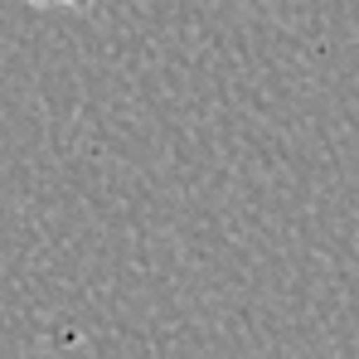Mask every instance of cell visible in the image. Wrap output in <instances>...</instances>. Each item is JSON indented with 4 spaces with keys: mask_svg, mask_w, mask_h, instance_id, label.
Instances as JSON below:
<instances>
[{
    "mask_svg": "<svg viewBox=\"0 0 359 359\" xmlns=\"http://www.w3.org/2000/svg\"><path fill=\"white\" fill-rule=\"evenodd\" d=\"M29 5H93V0H29Z\"/></svg>",
    "mask_w": 359,
    "mask_h": 359,
    "instance_id": "6da1fadb",
    "label": "cell"
}]
</instances>
